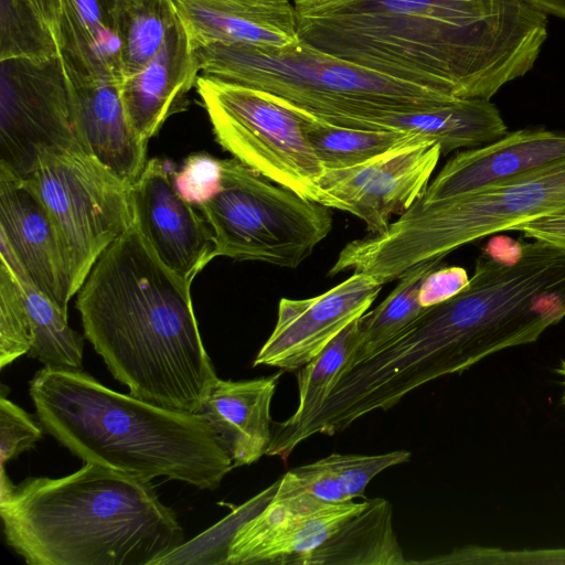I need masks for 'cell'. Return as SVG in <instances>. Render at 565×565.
Segmentation results:
<instances>
[{
    "instance_id": "484cf974",
    "label": "cell",
    "mask_w": 565,
    "mask_h": 565,
    "mask_svg": "<svg viewBox=\"0 0 565 565\" xmlns=\"http://www.w3.org/2000/svg\"><path fill=\"white\" fill-rule=\"evenodd\" d=\"M444 258L414 266L377 307L356 320V345L347 370L373 355L424 311L418 300L422 282Z\"/></svg>"
},
{
    "instance_id": "2e32d148",
    "label": "cell",
    "mask_w": 565,
    "mask_h": 565,
    "mask_svg": "<svg viewBox=\"0 0 565 565\" xmlns=\"http://www.w3.org/2000/svg\"><path fill=\"white\" fill-rule=\"evenodd\" d=\"M565 160V132L545 128L508 131L482 147L452 156L419 200L431 202L475 191Z\"/></svg>"
},
{
    "instance_id": "4316f807",
    "label": "cell",
    "mask_w": 565,
    "mask_h": 565,
    "mask_svg": "<svg viewBox=\"0 0 565 565\" xmlns=\"http://www.w3.org/2000/svg\"><path fill=\"white\" fill-rule=\"evenodd\" d=\"M124 81L141 71L179 20L173 0H117Z\"/></svg>"
},
{
    "instance_id": "9c48e42d",
    "label": "cell",
    "mask_w": 565,
    "mask_h": 565,
    "mask_svg": "<svg viewBox=\"0 0 565 565\" xmlns=\"http://www.w3.org/2000/svg\"><path fill=\"white\" fill-rule=\"evenodd\" d=\"M25 179L51 217L75 295L102 254L135 223L132 184L81 146L40 152Z\"/></svg>"
},
{
    "instance_id": "d590c367",
    "label": "cell",
    "mask_w": 565,
    "mask_h": 565,
    "mask_svg": "<svg viewBox=\"0 0 565 565\" xmlns=\"http://www.w3.org/2000/svg\"><path fill=\"white\" fill-rule=\"evenodd\" d=\"M516 231L522 232L524 237L565 249V214L531 221Z\"/></svg>"
},
{
    "instance_id": "30bf717a",
    "label": "cell",
    "mask_w": 565,
    "mask_h": 565,
    "mask_svg": "<svg viewBox=\"0 0 565 565\" xmlns=\"http://www.w3.org/2000/svg\"><path fill=\"white\" fill-rule=\"evenodd\" d=\"M0 164L25 178L40 152L79 146L60 55L0 61Z\"/></svg>"
},
{
    "instance_id": "ba28073f",
    "label": "cell",
    "mask_w": 565,
    "mask_h": 565,
    "mask_svg": "<svg viewBox=\"0 0 565 565\" xmlns=\"http://www.w3.org/2000/svg\"><path fill=\"white\" fill-rule=\"evenodd\" d=\"M195 88L215 140L233 158L305 199L339 210L319 184L324 168L301 118L284 99L204 74Z\"/></svg>"
},
{
    "instance_id": "7c38bea8",
    "label": "cell",
    "mask_w": 565,
    "mask_h": 565,
    "mask_svg": "<svg viewBox=\"0 0 565 565\" xmlns=\"http://www.w3.org/2000/svg\"><path fill=\"white\" fill-rule=\"evenodd\" d=\"M365 505L366 500L332 503L277 487L271 500L235 532L225 564L301 565L308 554Z\"/></svg>"
},
{
    "instance_id": "5b68a950",
    "label": "cell",
    "mask_w": 565,
    "mask_h": 565,
    "mask_svg": "<svg viewBox=\"0 0 565 565\" xmlns=\"http://www.w3.org/2000/svg\"><path fill=\"white\" fill-rule=\"evenodd\" d=\"M561 214L565 160L456 196L418 200L382 234L349 242L332 268L363 273L384 285L479 238Z\"/></svg>"
},
{
    "instance_id": "8992f818",
    "label": "cell",
    "mask_w": 565,
    "mask_h": 565,
    "mask_svg": "<svg viewBox=\"0 0 565 565\" xmlns=\"http://www.w3.org/2000/svg\"><path fill=\"white\" fill-rule=\"evenodd\" d=\"M194 50L201 74L270 93L333 125L458 98L372 73L301 41L284 49L211 43Z\"/></svg>"
},
{
    "instance_id": "e575fe53",
    "label": "cell",
    "mask_w": 565,
    "mask_h": 565,
    "mask_svg": "<svg viewBox=\"0 0 565 565\" xmlns=\"http://www.w3.org/2000/svg\"><path fill=\"white\" fill-rule=\"evenodd\" d=\"M467 270L459 266L438 267L422 282L418 300L423 308L440 303L458 292L469 282Z\"/></svg>"
},
{
    "instance_id": "ac0fdd59",
    "label": "cell",
    "mask_w": 565,
    "mask_h": 565,
    "mask_svg": "<svg viewBox=\"0 0 565 565\" xmlns=\"http://www.w3.org/2000/svg\"><path fill=\"white\" fill-rule=\"evenodd\" d=\"M200 74L195 50L179 17L156 56L120 85L131 130L148 142L171 115L184 108Z\"/></svg>"
},
{
    "instance_id": "5bb4252c",
    "label": "cell",
    "mask_w": 565,
    "mask_h": 565,
    "mask_svg": "<svg viewBox=\"0 0 565 565\" xmlns=\"http://www.w3.org/2000/svg\"><path fill=\"white\" fill-rule=\"evenodd\" d=\"M135 224L158 258L191 284L214 256L211 226L178 192L158 158L146 162L132 184Z\"/></svg>"
},
{
    "instance_id": "6da1fadb",
    "label": "cell",
    "mask_w": 565,
    "mask_h": 565,
    "mask_svg": "<svg viewBox=\"0 0 565 565\" xmlns=\"http://www.w3.org/2000/svg\"><path fill=\"white\" fill-rule=\"evenodd\" d=\"M301 42L399 82L490 99L547 39L532 0H294Z\"/></svg>"
},
{
    "instance_id": "7a4b0ae2",
    "label": "cell",
    "mask_w": 565,
    "mask_h": 565,
    "mask_svg": "<svg viewBox=\"0 0 565 565\" xmlns=\"http://www.w3.org/2000/svg\"><path fill=\"white\" fill-rule=\"evenodd\" d=\"M191 284L169 269L134 223L77 292L85 337L129 394L194 413L218 379L203 345Z\"/></svg>"
},
{
    "instance_id": "e0dca14e",
    "label": "cell",
    "mask_w": 565,
    "mask_h": 565,
    "mask_svg": "<svg viewBox=\"0 0 565 565\" xmlns=\"http://www.w3.org/2000/svg\"><path fill=\"white\" fill-rule=\"evenodd\" d=\"M66 74L81 148L118 178L134 184L147 162L148 142L128 125L120 96L121 84L67 71Z\"/></svg>"
},
{
    "instance_id": "4fadbf2b",
    "label": "cell",
    "mask_w": 565,
    "mask_h": 565,
    "mask_svg": "<svg viewBox=\"0 0 565 565\" xmlns=\"http://www.w3.org/2000/svg\"><path fill=\"white\" fill-rule=\"evenodd\" d=\"M382 286L370 275L353 273L319 296L281 298L275 328L258 351L253 366L297 371L364 315Z\"/></svg>"
},
{
    "instance_id": "d4e9b609",
    "label": "cell",
    "mask_w": 565,
    "mask_h": 565,
    "mask_svg": "<svg viewBox=\"0 0 565 565\" xmlns=\"http://www.w3.org/2000/svg\"><path fill=\"white\" fill-rule=\"evenodd\" d=\"M286 103L300 116L307 138L324 169L354 167L394 149L430 141L403 130L333 125Z\"/></svg>"
},
{
    "instance_id": "277c9868",
    "label": "cell",
    "mask_w": 565,
    "mask_h": 565,
    "mask_svg": "<svg viewBox=\"0 0 565 565\" xmlns=\"http://www.w3.org/2000/svg\"><path fill=\"white\" fill-rule=\"evenodd\" d=\"M29 392L44 429L84 462L206 490L234 468L199 415L115 392L82 370L44 365Z\"/></svg>"
},
{
    "instance_id": "8fae6325",
    "label": "cell",
    "mask_w": 565,
    "mask_h": 565,
    "mask_svg": "<svg viewBox=\"0 0 565 565\" xmlns=\"http://www.w3.org/2000/svg\"><path fill=\"white\" fill-rule=\"evenodd\" d=\"M440 157L437 142L409 145L354 167L324 169L319 184L339 210L366 225L369 235H380L393 215L423 198Z\"/></svg>"
},
{
    "instance_id": "f35d334b",
    "label": "cell",
    "mask_w": 565,
    "mask_h": 565,
    "mask_svg": "<svg viewBox=\"0 0 565 565\" xmlns=\"http://www.w3.org/2000/svg\"><path fill=\"white\" fill-rule=\"evenodd\" d=\"M557 374L562 376V384H563V395H562V402L565 405V360L561 361L558 367L556 369Z\"/></svg>"
},
{
    "instance_id": "cb8c5ba5",
    "label": "cell",
    "mask_w": 565,
    "mask_h": 565,
    "mask_svg": "<svg viewBox=\"0 0 565 565\" xmlns=\"http://www.w3.org/2000/svg\"><path fill=\"white\" fill-rule=\"evenodd\" d=\"M0 258L12 269L25 299L32 345L29 356L45 366L82 370L84 340L67 323V316L25 275L10 250L0 244Z\"/></svg>"
},
{
    "instance_id": "603a6c76",
    "label": "cell",
    "mask_w": 565,
    "mask_h": 565,
    "mask_svg": "<svg viewBox=\"0 0 565 565\" xmlns=\"http://www.w3.org/2000/svg\"><path fill=\"white\" fill-rule=\"evenodd\" d=\"M403 551L393 529L392 504L367 499L363 510L348 519L301 565H404Z\"/></svg>"
},
{
    "instance_id": "d6a6232c",
    "label": "cell",
    "mask_w": 565,
    "mask_h": 565,
    "mask_svg": "<svg viewBox=\"0 0 565 565\" xmlns=\"http://www.w3.org/2000/svg\"><path fill=\"white\" fill-rule=\"evenodd\" d=\"M41 427L20 406L0 397V459L1 470L6 462L32 448L42 437Z\"/></svg>"
},
{
    "instance_id": "d6986e66",
    "label": "cell",
    "mask_w": 565,
    "mask_h": 565,
    "mask_svg": "<svg viewBox=\"0 0 565 565\" xmlns=\"http://www.w3.org/2000/svg\"><path fill=\"white\" fill-rule=\"evenodd\" d=\"M192 45L284 49L300 42L292 0H173Z\"/></svg>"
},
{
    "instance_id": "8d00e7d4",
    "label": "cell",
    "mask_w": 565,
    "mask_h": 565,
    "mask_svg": "<svg viewBox=\"0 0 565 565\" xmlns=\"http://www.w3.org/2000/svg\"><path fill=\"white\" fill-rule=\"evenodd\" d=\"M28 2L41 15L57 41L60 0H22Z\"/></svg>"
},
{
    "instance_id": "3957f363",
    "label": "cell",
    "mask_w": 565,
    "mask_h": 565,
    "mask_svg": "<svg viewBox=\"0 0 565 565\" xmlns=\"http://www.w3.org/2000/svg\"><path fill=\"white\" fill-rule=\"evenodd\" d=\"M7 543L29 565H152L184 532L150 481L93 462L14 486L0 476Z\"/></svg>"
},
{
    "instance_id": "83f0119b",
    "label": "cell",
    "mask_w": 565,
    "mask_h": 565,
    "mask_svg": "<svg viewBox=\"0 0 565 565\" xmlns=\"http://www.w3.org/2000/svg\"><path fill=\"white\" fill-rule=\"evenodd\" d=\"M356 320L297 370L298 407L285 422L273 424V430L291 428L320 407L350 363L356 345Z\"/></svg>"
},
{
    "instance_id": "52a82bcc",
    "label": "cell",
    "mask_w": 565,
    "mask_h": 565,
    "mask_svg": "<svg viewBox=\"0 0 565 565\" xmlns=\"http://www.w3.org/2000/svg\"><path fill=\"white\" fill-rule=\"evenodd\" d=\"M218 191L199 209L213 232L214 258L299 267L333 227L332 209L305 199L237 159L221 160Z\"/></svg>"
},
{
    "instance_id": "f1b7e54d",
    "label": "cell",
    "mask_w": 565,
    "mask_h": 565,
    "mask_svg": "<svg viewBox=\"0 0 565 565\" xmlns=\"http://www.w3.org/2000/svg\"><path fill=\"white\" fill-rule=\"evenodd\" d=\"M32 345L30 317L22 288L0 258V367L28 354Z\"/></svg>"
},
{
    "instance_id": "44dd1931",
    "label": "cell",
    "mask_w": 565,
    "mask_h": 565,
    "mask_svg": "<svg viewBox=\"0 0 565 565\" xmlns=\"http://www.w3.org/2000/svg\"><path fill=\"white\" fill-rule=\"evenodd\" d=\"M349 127L418 134L437 142L441 156L486 146L508 132L500 110L490 99L463 97L433 109L354 119Z\"/></svg>"
},
{
    "instance_id": "f546056e",
    "label": "cell",
    "mask_w": 565,
    "mask_h": 565,
    "mask_svg": "<svg viewBox=\"0 0 565 565\" xmlns=\"http://www.w3.org/2000/svg\"><path fill=\"white\" fill-rule=\"evenodd\" d=\"M412 454L406 450H395L381 455H341L331 454L323 458L335 475L345 498L352 501L364 497L370 481L383 470L407 462Z\"/></svg>"
},
{
    "instance_id": "74e56055",
    "label": "cell",
    "mask_w": 565,
    "mask_h": 565,
    "mask_svg": "<svg viewBox=\"0 0 565 565\" xmlns=\"http://www.w3.org/2000/svg\"><path fill=\"white\" fill-rule=\"evenodd\" d=\"M547 14H553L565 20V0H532Z\"/></svg>"
},
{
    "instance_id": "836d02e7",
    "label": "cell",
    "mask_w": 565,
    "mask_h": 565,
    "mask_svg": "<svg viewBox=\"0 0 565 565\" xmlns=\"http://www.w3.org/2000/svg\"><path fill=\"white\" fill-rule=\"evenodd\" d=\"M278 488L287 491L306 492L332 503L349 501L335 475L323 458L287 471L279 479Z\"/></svg>"
},
{
    "instance_id": "4dcf8cb0",
    "label": "cell",
    "mask_w": 565,
    "mask_h": 565,
    "mask_svg": "<svg viewBox=\"0 0 565 565\" xmlns=\"http://www.w3.org/2000/svg\"><path fill=\"white\" fill-rule=\"evenodd\" d=\"M408 564H565V548L507 551L466 546L429 559Z\"/></svg>"
},
{
    "instance_id": "1f68e13d",
    "label": "cell",
    "mask_w": 565,
    "mask_h": 565,
    "mask_svg": "<svg viewBox=\"0 0 565 565\" xmlns=\"http://www.w3.org/2000/svg\"><path fill=\"white\" fill-rule=\"evenodd\" d=\"M221 174V160L206 153H193L173 173V182L182 198L199 207L218 191Z\"/></svg>"
},
{
    "instance_id": "ffe728a7",
    "label": "cell",
    "mask_w": 565,
    "mask_h": 565,
    "mask_svg": "<svg viewBox=\"0 0 565 565\" xmlns=\"http://www.w3.org/2000/svg\"><path fill=\"white\" fill-rule=\"evenodd\" d=\"M280 375L217 379L194 412L212 428L234 467L254 463L266 455L273 437L270 404Z\"/></svg>"
},
{
    "instance_id": "7402d4cb",
    "label": "cell",
    "mask_w": 565,
    "mask_h": 565,
    "mask_svg": "<svg viewBox=\"0 0 565 565\" xmlns=\"http://www.w3.org/2000/svg\"><path fill=\"white\" fill-rule=\"evenodd\" d=\"M117 0H60L58 53L67 72L124 82Z\"/></svg>"
},
{
    "instance_id": "9a60e30c",
    "label": "cell",
    "mask_w": 565,
    "mask_h": 565,
    "mask_svg": "<svg viewBox=\"0 0 565 565\" xmlns=\"http://www.w3.org/2000/svg\"><path fill=\"white\" fill-rule=\"evenodd\" d=\"M0 244L29 279L67 316L74 296L51 217L25 178L0 164Z\"/></svg>"
}]
</instances>
